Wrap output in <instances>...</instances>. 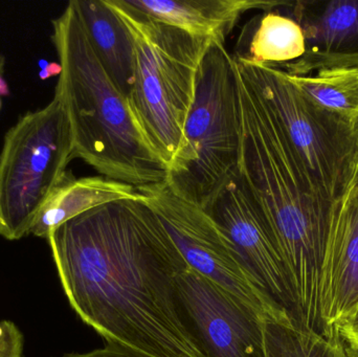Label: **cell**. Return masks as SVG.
<instances>
[{
    "instance_id": "obj_1",
    "label": "cell",
    "mask_w": 358,
    "mask_h": 357,
    "mask_svg": "<svg viewBox=\"0 0 358 357\" xmlns=\"http://www.w3.org/2000/svg\"><path fill=\"white\" fill-rule=\"evenodd\" d=\"M48 241L69 304L106 342L150 357H206L179 304L189 265L145 199L90 210Z\"/></svg>"
},
{
    "instance_id": "obj_2",
    "label": "cell",
    "mask_w": 358,
    "mask_h": 357,
    "mask_svg": "<svg viewBox=\"0 0 358 357\" xmlns=\"http://www.w3.org/2000/svg\"><path fill=\"white\" fill-rule=\"evenodd\" d=\"M234 64L241 119L238 170L273 231L294 293L299 328L325 335L322 268L338 203L313 182L268 103L235 60Z\"/></svg>"
},
{
    "instance_id": "obj_3",
    "label": "cell",
    "mask_w": 358,
    "mask_h": 357,
    "mask_svg": "<svg viewBox=\"0 0 358 357\" xmlns=\"http://www.w3.org/2000/svg\"><path fill=\"white\" fill-rule=\"evenodd\" d=\"M52 24V41L62 66L55 90L71 122L76 159L101 176L136 188L167 180L169 168L94 54L73 0Z\"/></svg>"
},
{
    "instance_id": "obj_4",
    "label": "cell",
    "mask_w": 358,
    "mask_h": 357,
    "mask_svg": "<svg viewBox=\"0 0 358 357\" xmlns=\"http://www.w3.org/2000/svg\"><path fill=\"white\" fill-rule=\"evenodd\" d=\"M125 23L134 46V77L128 96L143 133L171 167L183 145L200 63L214 40L196 37L130 6L106 0Z\"/></svg>"
},
{
    "instance_id": "obj_5",
    "label": "cell",
    "mask_w": 358,
    "mask_h": 357,
    "mask_svg": "<svg viewBox=\"0 0 358 357\" xmlns=\"http://www.w3.org/2000/svg\"><path fill=\"white\" fill-rule=\"evenodd\" d=\"M241 142L234 59L212 41L200 63L196 94L183 127V145L168 174L174 192L203 207L237 169Z\"/></svg>"
},
{
    "instance_id": "obj_6",
    "label": "cell",
    "mask_w": 358,
    "mask_h": 357,
    "mask_svg": "<svg viewBox=\"0 0 358 357\" xmlns=\"http://www.w3.org/2000/svg\"><path fill=\"white\" fill-rule=\"evenodd\" d=\"M75 157L73 130L60 94L19 117L0 152V236L31 234L40 212Z\"/></svg>"
},
{
    "instance_id": "obj_7",
    "label": "cell",
    "mask_w": 358,
    "mask_h": 357,
    "mask_svg": "<svg viewBox=\"0 0 358 357\" xmlns=\"http://www.w3.org/2000/svg\"><path fill=\"white\" fill-rule=\"evenodd\" d=\"M234 60L277 115L313 182L338 203L350 187L355 122L311 102L281 69Z\"/></svg>"
},
{
    "instance_id": "obj_8",
    "label": "cell",
    "mask_w": 358,
    "mask_h": 357,
    "mask_svg": "<svg viewBox=\"0 0 358 357\" xmlns=\"http://www.w3.org/2000/svg\"><path fill=\"white\" fill-rule=\"evenodd\" d=\"M136 189L189 268L231 293L263 320L292 324L275 309L227 233L203 207L174 192L167 180Z\"/></svg>"
},
{
    "instance_id": "obj_9",
    "label": "cell",
    "mask_w": 358,
    "mask_h": 357,
    "mask_svg": "<svg viewBox=\"0 0 358 357\" xmlns=\"http://www.w3.org/2000/svg\"><path fill=\"white\" fill-rule=\"evenodd\" d=\"M202 207L227 233L275 309L298 327L294 293L273 231L238 167Z\"/></svg>"
},
{
    "instance_id": "obj_10",
    "label": "cell",
    "mask_w": 358,
    "mask_h": 357,
    "mask_svg": "<svg viewBox=\"0 0 358 357\" xmlns=\"http://www.w3.org/2000/svg\"><path fill=\"white\" fill-rule=\"evenodd\" d=\"M181 310L206 357L265 356L264 320L187 266L178 278Z\"/></svg>"
},
{
    "instance_id": "obj_11",
    "label": "cell",
    "mask_w": 358,
    "mask_h": 357,
    "mask_svg": "<svg viewBox=\"0 0 358 357\" xmlns=\"http://www.w3.org/2000/svg\"><path fill=\"white\" fill-rule=\"evenodd\" d=\"M277 8L302 27L305 52L275 68L290 75L358 69V0L284 1Z\"/></svg>"
},
{
    "instance_id": "obj_12",
    "label": "cell",
    "mask_w": 358,
    "mask_h": 357,
    "mask_svg": "<svg viewBox=\"0 0 358 357\" xmlns=\"http://www.w3.org/2000/svg\"><path fill=\"white\" fill-rule=\"evenodd\" d=\"M358 309V193L336 205L321 279V316L329 337Z\"/></svg>"
},
{
    "instance_id": "obj_13",
    "label": "cell",
    "mask_w": 358,
    "mask_h": 357,
    "mask_svg": "<svg viewBox=\"0 0 358 357\" xmlns=\"http://www.w3.org/2000/svg\"><path fill=\"white\" fill-rule=\"evenodd\" d=\"M136 10L196 37L224 44L241 17L252 10H269L284 1L266 0H126Z\"/></svg>"
},
{
    "instance_id": "obj_14",
    "label": "cell",
    "mask_w": 358,
    "mask_h": 357,
    "mask_svg": "<svg viewBox=\"0 0 358 357\" xmlns=\"http://www.w3.org/2000/svg\"><path fill=\"white\" fill-rule=\"evenodd\" d=\"M136 187L104 176L76 178L67 172L40 212L31 234L48 239L50 233L64 222L107 203L143 201Z\"/></svg>"
},
{
    "instance_id": "obj_15",
    "label": "cell",
    "mask_w": 358,
    "mask_h": 357,
    "mask_svg": "<svg viewBox=\"0 0 358 357\" xmlns=\"http://www.w3.org/2000/svg\"><path fill=\"white\" fill-rule=\"evenodd\" d=\"M94 54L122 94L128 99L134 77L131 35L106 0H73Z\"/></svg>"
},
{
    "instance_id": "obj_16",
    "label": "cell",
    "mask_w": 358,
    "mask_h": 357,
    "mask_svg": "<svg viewBox=\"0 0 358 357\" xmlns=\"http://www.w3.org/2000/svg\"><path fill=\"white\" fill-rule=\"evenodd\" d=\"M304 52L302 27L275 8L263 10L244 25L231 56L246 64L278 67L298 60Z\"/></svg>"
},
{
    "instance_id": "obj_17",
    "label": "cell",
    "mask_w": 358,
    "mask_h": 357,
    "mask_svg": "<svg viewBox=\"0 0 358 357\" xmlns=\"http://www.w3.org/2000/svg\"><path fill=\"white\" fill-rule=\"evenodd\" d=\"M286 75L317 106L352 122L358 119V69H329L308 75Z\"/></svg>"
},
{
    "instance_id": "obj_18",
    "label": "cell",
    "mask_w": 358,
    "mask_h": 357,
    "mask_svg": "<svg viewBox=\"0 0 358 357\" xmlns=\"http://www.w3.org/2000/svg\"><path fill=\"white\" fill-rule=\"evenodd\" d=\"M266 357H350L340 335H319L292 323L264 321Z\"/></svg>"
},
{
    "instance_id": "obj_19",
    "label": "cell",
    "mask_w": 358,
    "mask_h": 357,
    "mask_svg": "<svg viewBox=\"0 0 358 357\" xmlns=\"http://www.w3.org/2000/svg\"><path fill=\"white\" fill-rule=\"evenodd\" d=\"M23 335L10 321L0 322V357H21Z\"/></svg>"
},
{
    "instance_id": "obj_20",
    "label": "cell",
    "mask_w": 358,
    "mask_h": 357,
    "mask_svg": "<svg viewBox=\"0 0 358 357\" xmlns=\"http://www.w3.org/2000/svg\"><path fill=\"white\" fill-rule=\"evenodd\" d=\"M63 357H150L122 344L107 342L106 346L87 354H66Z\"/></svg>"
},
{
    "instance_id": "obj_21",
    "label": "cell",
    "mask_w": 358,
    "mask_h": 357,
    "mask_svg": "<svg viewBox=\"0 0 358 357\" xmlns=\"http://www.w3.org/2000/svg\"><path fill=\"white\" fill-rule=\"evenodd\" d=\"M338 333L349 356L352 354L358 357V309L348 322L338 328Z\"/></svg>"
},
{
    "instance_id": "obj_22",
    "label": "cell",
    "mask_w": 358,
    "mask_h": 357,
    "mask_svg": "<svg viewBox=\"0 0 358 357\" xmlns=\"http://www.w3.org/2000/svg\"><path fill=\"white\" fill-rule=\"evenodd\" d=\"M349 191L358 193V119L353 123L352 174Z\"/></svg>"
},
{
    "instance_id": "obj_23",
    "label": "cell",
    "mask_w": 358,
    "mask_h": 357,
    "mask_svg": "<svg viewBox=\"0 0 358 357\" xmlns=\"http://www.w3.org/2000/svg\"><path fill=\"white\" fill-rule=\"evenodd\" d=\"M61 73H62V66L60 63L48 62L39 71V78L44 81L50 78L59 77Z\"/></svg>"
},
{
    "instance_id": "obj_24",
    "label": "cell",
    "mask_w": 358,
    "mask_h": 357,
    "mask_svg": "<svg viewBox=\"0 0 358 357\" xmlns=\"http://www.w3.org/2000/svg\"><path fill=\"white\" fill-rule=\"evenodd\" d=\"M2 73H0V96H8L10 94V87H8V82L2 77Z\"/></svg>"
},
{
    "instance_id": "obj_25",
    "label": "cell",
    "mask_w": 358,
    "mask_h": 357,
    "mask_svg": "<svg viewBox=\"0 0 358 357\" xmlns=\"http://www.w3.org/2000/svg\"><path fill=\"white\" fill-rule=\"evenodd\" d=\"M6 57L2 54L1 50H0V73L3 75L4 73V67H6Z\"/></svg>"
},
{
    "instance_id": "obj_26",
    "label": "cell",
    "mask_w": 358,
    "mask_h": 357,
    "mask_svg": "<svg viewBox=\"0 0 358 357\" xmlns=\"http://www.w3.org/2000/svg\"><path fill=\"white\" fill-rule=\"evenodd\" d=\"M1 105H2L1 100H0V109H1Z\"/></svg>"
}]
</instances>
